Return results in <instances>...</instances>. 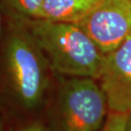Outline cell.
<instances>
[{
	"label": "cell",
	"mask_w": 131,
	"mask_h": 131,
	"mask_svg": "<svg viewBox=\"0 0 131 131\" xmlns=\"http://www.w3.org/2000/svg\"><path fill=\"white\" fill-rule=\"evenodd\" d=\"M51 72L48 60L23 19L5 16L0 43V109L8 118L42 107Z\"/></svg>",
	"instance_id": "1"
},
{
	"label": "cell",
	"mask_w": 131,
	"mask_h": 131,
	"mask_svg": "<svg viewBox=\"0 0 131 131\" xmlns=\"http://www.w3.org/2000/svg\"><path fill=\"white\" fill-rule=\"evenodd\" d=\"M22 19L47 57L53 74L98 80L104 54L77 24Z\"/></svg>",
	"instance_id": "2"
},
{
	"label": "cell",
	"mask_w": 131,
	"mask_h": 131,
	"mask_svg": "<svg viewBox=\"0 0 131 131\" xmlns=\"http://www.w3.org/2000/svg\"><path fill=\"white\" fill-rule=\"evenodd\" d=\"M56 96L48 112L51 131H102L108 110L96 79L57 75Z\"/></svg>",
	"instance_id": "3"
},
{
	"label": "cell",
	"mask_w": 131,
	"mask_h": 131,
	"mask_svg": "<svg viewBox=\"0 0 131 131\" xmlns=\"http://www.w3.org/2000/svg\"><path fill=\"white\" fill-rule=\"evenodd\" d=\"M77 25L107 54L131 35V0H102Z\"/></svg>",
	"instance_id": "4"
},
{
	"label": "cell",
	"mask_w": 131,
	"mask_h": 131,
	"mask_svg": "<svg viewBox=\"0 0 131 131\" xmlns=\"http://www.w3.org/2000/svg\"><path fill=\"white\" fill-rule=\"evenodd\" d=\"M98 80L109 112L131 111V35L104 55Z\"/></svg>",
	"instance_id": "5"
},
{
	"label": "cell",
	"mask_w": 131,
	"mask_h": 131,
	"mask_svg": "<svg viewBox=\"0 0 131 131\" xmlns=\"http://www.w3.org/2000/svg\"><path fill=\"white\" fill-rule=\"evenodd\" d=\"M102 0H43L37 19L78 24Z\"/></svg>",
	"instance_id": "6"
},
{
	"label": "cell",
	"mask_w": 131,
	"mask_h": 131,
	"mask_svg": "<svg viewBox=\"0 0 131 131\" xmlns=\"http://www.w3.org/2000/svg\"><path fill=\"white\" fill-rule=\"evenodd\" d=\"M43 0H0L5 16L19 19H37Z\"/></svg>",
	"instance_id": "7"
},
{
	"label": "cell",
	"mask_w": 131,
	"mask_h": 131,
	"mask_svg": "<svg viewBox=\"0 0 131 131\" xmlns=\"http://www.w3.org/2000/svg\"><path fill=\"white\" fill-rule=\"evenodd\" d=\"M128 114L108 112L102 131H125Z\"/></svg>",
	"instance_id": "8"
},
{
	"label": "cell",
	"mask_w": 131,
	"mask_h": 131,
	"mask_svg": "<svg viewBox=\"0 0 131 131\" xmlns=\"http://www.w3.org/2000/svg\"><path fill=\"white\" fill-rule=\"evenodd\" d=\"M19 131H51L48 125L40 120H34L23 126Z\"/></svg>",
	"instance_id": "9"
},
{
	"label": "cell",
	"mask_w": 131,
	"mask_h": 131,
	"mask_svg": "<svg viewBox=\"0 0 131 131\" xmlns=\"http://www.w3.org/2000/svg\"><path fill=\"white\" fill-rule=\"evenodd\" d=\"M5 15L4 14V11L0 5V43H1L3 35H4V25H5Z\"/></svg>",
	"instance_id": "10"
},
{
	"label": "cell",
	"mask_w": 131,
	"mask_h": 131,
	"mask_svg": "<svg viewBox=\"0 0 131 131\" xmlns=\"http://www.w3.org/2000/svg\"><path fill=\"white\" fill-rule=\"evenodd\" d=\"M7 121L8 118L4 113L0 109V131H7Z\"/></svg>",
	"instance_id": "11"
},
{
	"label": "cell",
	"mask_w": 131,
	"mask_h": 131,
	"mask_svg": "<svg viewBox=\"0 0 131 131\" xmlns=\"http://www.w3.org/2000/svg\"><path fill=\"white\" fill-rule=\"evenodd\" d=\"M125 131H131V111H129V114H128L126 125H125Z\"/></svg>",
	"instance_id": "12"
}]
</instances>
